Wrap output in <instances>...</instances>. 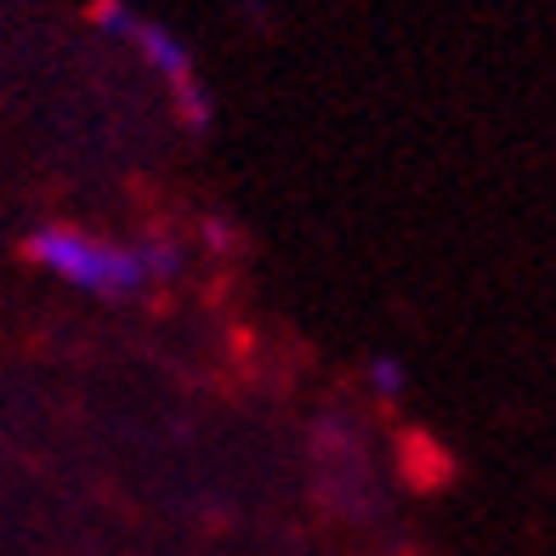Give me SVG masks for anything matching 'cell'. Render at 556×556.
<instances>
[{"instance_id":"2","label":"cell","mask_w":556,"mask_h":556,"mask_svg":"<svg viewBox=\"0 0 556 556\" xmlns=\"http://www.w3.org/2000/svg\"><path fill=\"white\" fill-rule=\"evenodd\" d=\"M91 23H103V29L131 40L142 52V63L176 91V103L188 109V119L205 125V86H199V74H193V52L170 29H160V23H148V17H131L125 0H91Z\"/></svg>"},{"instance_id":"3","label":"cell","mask_w":556,"mask_h":556,"mask_svg":"<svg viewBox=\"0 0 556 556\" xmlns=\"http://www.w3.org/2000/svg\"><path fill=\"white\" fill-rule=\"evenodd\" d=\"M375 387H381V392H397V387H403V375H397V364H392V358L375 364Z\"/></svg>"},{"instance_id":"1","label":"cell","mask_w":556,"mask_h":556,"mask_svg":"<svg viewBox=\"0 0 556 556\" xmlns=\"http://www.w3.org/2000/svg\"><path fill=\"white\" fill-rule=\"evenodd\" d=\"M23 256L35 267H46L52 278L109 301H131L154 285L160 273L176 267L170 244H114V239H91L80 227H40L23 239Z\"/></svg>"}]
</instances>
